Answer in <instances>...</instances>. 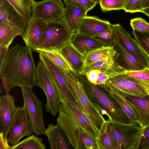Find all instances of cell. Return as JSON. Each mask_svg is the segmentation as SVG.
Wrapping results in <instances>:
<instances>
[{"instance_id":"cell-18","label":"cell","mask_w":149,"mask_h":149,"mask_svg":"<svg viewBox=\"0 0 149 149\" xmlns=\"http://www.w3.org/2000/svg\"><path fill=\"white\" fill-rule=\"evenodd\" d=\"M111 24L107 20L96 16L86 15L80 23L77 31L93 37L110 28Z\"/></svg>"},{"instance_id":"cell-11","label":"cell","mask_w":149,"mask_h":149,"mask_svg":"<svg viewBox=\"0 0 149 149\" xmlns=\"http://www.w3.org/2000/svg\"><path fill=\"white\" fill-rule=\"evenodd\" d=\"M33 133L25 106L17 107L7 137L8 143L16 145L23 137Z\"/></svg>"},{"instance_id":"cell-47","label":"cell","mask_w":149,"mask_h":149,"mask_svg":"<svg viewBox=\"0 0 149 149\" xmlns=\"http://www.w3.org/2000/svg\"><path fill=\"white\" fill-rule=\"evenodd\" d=\"M97 4H99L100 0H90Z\"/></svg>"},{"instance_id":"cell-12","label":"cell","mask_w":149,"mask_h":149,"mask_svg":"<svg viewBox=\"0 0 149 149\" xmlns=\"http://www.w3.org/2000/svg\"><path fill=\"white\" fill-rule=\"evenodd\" d=\"M65 7L61 0H43L32 8V17L46 21L59 17L63 18Z\"/></svg>"},{"instance_id":"cell-20","label":"cell","mask_w":149,"mask_h":149,"mask_svg":"<svg viewBox=\"0 0 149 149\" xmlns=\"http://www.w3.org/2000/svg\"><path fill=\"white\" fill-rule=\"evenodd\" d=\"M70 43L84 58L90 52L105 47L92 37L81 34L77 31L73 34Z\"/></svg>"},{"instance_id":"cell-4","label":"cell","mask_w":149,"mask_h":149,"mask_svg":"<svg viewBox=\"0 0 149 149\" xmlns=\"http://www.w3.org/2000/svg\"><path fill=\"white\" fill-rule=\"evenodd\" d=\"M46 22L37 51L41 50H60L70 42L73 33L62 17H56Z\"/></svg>"},{"instance_id":"cell-10","label":"cell","mask_w":149,"mask_h":149,"mask_svg":"<svg viewBox=\"0 0 149 149\" xmlns=\"http://www.w3.org/2000/svg\"><path fill=\"white\" fill-rule=\"evenodd\" d=\"M25 106L34 133L38 135L44 134L46 130L44 123L42 102L31 88H21Z\"/></svg>"},{"instance_id":"cell-17","label":"cell","mask_w":149,"mask_h":149,"mask_svg":"<svg viewBox=\"0 0 149 149\" xmlns=\"http://www.w3.org/2000/svg\"><path fill=\"white\" fill-rule=\"evenodd\" d=\"M114 92L136 112L139 118V124L141 126L144 128L149 125V95L141 97Z\"/></svg>"},{"instance_id":"cell-32","label":"cell","mask_w":149,"mask_h":149,"mask_svg":"<svg viewBox=\"0 0 149 149\" xmlns=\"http://www.w3.org/2000/svg\"><path fill=\"white\" fill-rule=\"evenodd\" d=\"M21 36L19 32L9 26L0 24V46L9 48L15 37Z\"/></svg>"},{"instance_id":"cell-23","label":"cell","mask_w":149,"mask_h":149,"mask_svg":"<svg viewBox=\"0 0 149 149\" xmlns=\"http://www.w3.org/2000/svg\"><path fill=\"white\" fill-rule=\"evenodd\" d=\"M118 55L119 53L114 49L107 57L85 67L80 75H84L87 71L92 69L100 70L102 73L111 70H125L118 63L117 59Z\"/></svg>"},{"instance_id":"cell-31","label":"cell","mask_w":149,"mask_h":149,"mask_svg":"<svg viewBox=\"0 0 149 149\" xmlns=\"http://www.w3.org/2000/svg\"><path fill=\"white\" fill-rule=\"evenodd\" d=\"M46 146L42 139L34 134L28 137L16 145L11 146V149H45Z\"/></svg>"},{"instance_id":"cell-44","label":"cell","mask_w":149,"mask_h":149,"mask_svg":"<svg viewBox=\"0 0 149 149\" xmlns=\"http://www.w3.org/2000/svg\"><path fill=\"white\" fill-rule=\"evenodd\" d=\"M9 48L0 46V67L2 66Z\"/></svg>"},{"instance_id":"cell-34","label":"cell","mask_w":149,"mask_h":149,"mask_svg":"<svg viewBox=\"0 0 149 149\" xmlns=\"http://www.w3.org/2000/svg\"><path fill=\"white\" fill-rule=\"evenodd\" d=\"M128 0H100L99 4L103 12L124 10Z\"/></svg>"},{"instance_id":"cell-24","label":"cell","mask_w":149,"mask_h":149,"mask_svg":"<svg viewBox=\"0 0 149 149\" xmlns=\"http://www.w3.org/2000/svg\"><path fill=\"white\" fill-rule=\"evenodd\" d=\"M60 51L75 74L80 75L85 67L82 55L70 42L64 46Z\"/></svg>"},{"instance_id":"cell-45","label":"cell","mask_w":149,"mask_h":149,"mask_svg":"<svg viewBox=\"0 0 149 149\" xmlns=\"http://www.w3.org/2000/svg\"><path fill=\"white\" fill-rule=\"evenodd\" d=\"M142 13H144L145 15L149 17V8L144 9Z\"/></svg>"},{"instance_id":"cell-15","label":"cell","mask_w":149,"mask_h":149,"mask_svg":"<svg viewBox=\"0 0 149 149\" xmlns=\"http://www.w3.org/2000/svg\"><path fill=\"white\" fill-rule=\"evenodd\" d=\"M13 96L9 94L0 97V132L7 139L16 110Z\"/></svg>"},{"instance_id":"cell-6","label":"cell","mask_w":149,"mask_h":149,"mask_svg":"<svg viewBox=\"0 0 149 149\" xmlns=\"http://www.w3.org/2000/svg\"><path fill=\"white\" fill-rule=\"evenodd\" d=\"M63 71L69 84L84 111L100 132L107 120L89 98L78 75L71 71Z\"/></svg>"},{"instance_id":"cell-30","label":"cell","mask_w":149,"mask_h":149,"mask_svg":"<svg viewBox=\"0 0 149 149\" xmlns=\"http://www.w3.org/2000/svg\"><path fill=\"white\" fill-rule=\"evenodd\" d=\"M78 149H98L96 137L81 129L77 131Z\"/></svg>"},{"instance_id":"cell-2","label":"cell","mask_w":149,"mask_h":149,"mask_svg":"<svg viewBox=\"0 0 149 149\" xmlns=\"http://www.w3.org/2000/svg\"><path fill=\"white\" fill-rule=\"evenodd\" d=\"M59 115L57 118L64 130L69 143L75 149H78L77 131L81 129L95 137L99 131L87 115L81 110L66 99L61 102Z\"/></svg>"},{"instance_id":"cell-9","label":"cell","mask_w":149,"mask_h":149,"mask_svg":"<svg viewBox=\"0 0 149 149\" xmlns=\"http://www.w3.org/2000/svg\"><path fill=\"white\" fill-rule=\"evenodd\" d=\"M36 85L41 88L45 94L46 112L56 116L58 112L61 102L56 87L50 74L43 62H38L36 69Z\"/></svg>"},{"instance_id":"cell-36","label":"cell","mask_w":149,"mask_h":149,"mask_svg":"<svg viewBox=\"0 0 149 149\" xmlns=\"http://www.w3.org/2000/svg\"><path fill=\"white\" fill-rule=\"evenodd\" d=\"M130 24L133 30L149 35V23L143 18L133 19L130 20Z\"/></svg>"},{"instance_id":"cell-1","label":"cell","mask_w":149,"mask_h":149,"mask_svg":"<svg viewBox=\"0 0 149 149\" xmlns=\"http://www.w3.org/2000/svg\"><path fill=\"white\" fill-rule=\"evenodd\" d=\"M32 51L19 44L8 49L0 67V77L6 94L15 87L32 89L36 85L37 67Z\"/></svg>"},{"instance_id":"cell-21","label":"cell","mask_w":149,"mask_h":149,"mask_svg":"<svg viewBox=\"0 0 149 149\" xmlns=\"http://www.w3.org/2000/svg\"><path fill=\"white\" fill-rule=\"evenodd\" d=\"M44 134L47 138L51 149H69L67 137L58 123L56 125L49 124Z\"/></svg>"},{"instance_id":"cell-14","label":"cell","mask_w":149,"mask_h":149,"mask_svg":"<svg viewBox=\"0 0 149 149\" xmlns=\"http://www.w3.org/2000/svg\"><path fill=\"white\" fill-rule=\"evenodd\" d=\"M0 24L9 26L20 33L22 38L27 27L19 14L6 0H0Z\"/></svg>"},{"instance_id":"cell-7","label":"cell","mask_w":149,"mask_h":149,"mask_svg":"<svg viewBox=\"0 0 149 149\" xmlns=\"http://www.w3.org/2000/svg\"><path fill=\"white\" fill-rule=\"evenodd\" d=\"M38 53L40 60L47 69L56 87L60 102L66 99L84 111L66 77L63 70L45 55L40 53Z\"/></svg>"},{"instance_id":"cell-38","label":"cell","mask_w":149,"mask_h":149,"mask_svg":"<svg viewBox=\"0 0 149 149\" xmlns=\"http://www.w3.org/2000/svg\"><path fill=\"white\" fill-rule=\"evenodd\" d=\"M128 75L140 81L149 84V68L140 70L127 72Z\"/></svg>"},{"instance_id":"cell-29","label":"cell","mask_w":149,"mask_h":149,"mask_svg":"<svg viewBox=\"0 0 149 149\" xmlns=\"http://www.w3.org/2000/svg\"><path fill=\"white\" fill-rule=\"evenodd\" d=\"M114 49V47L105 46L90 52L84 58V67L107 57Z\"/></svg>"},{"instance_id":"cell-42","label":"cell","mask_w":149,"mask_h":149,"mask_svg":"<svg viewBox=\"0 0 149 149\" xmlns=\"http://www.w3.org/2000/svg\"><path fill=\"white\" fill-rule=\"evenodd\" d=\"M7 139L5 138L2 132H0V149H11L8 144Z\"/></svg>"},{"instance_id":"cell-16","label":"cell","mask_w":149,"mask_h":149,"mask_svg":"<svg viewBox=\"0 0 149 149\" xmlns=\"http://www.w3.org/2000/svg\"><path fill=\"white\" fill-rule=\"evenodd\" d=\"M47 24L46 21L44 20L31 17L22 38L26 46L33 51H37Z\"/></svg>"},{"instance_id":"cell-26","label":"cell","mask_w":149,"mask_h":149,"mask_svg":"<svg viewBox=\"0 0 149 149\" xmlns=\"http://www.w3.org/2000/svg\"><path fill=\"white\" fill-rule=\"evenodd\" d=\"M103 86L105 90L118 104L129 119L134 123L139 124V119L137 115L127 103L117 93L108 89L104 85Z\"/></svg>"},{"instance_id":"cell-33","label":"cell","mask_w":149,"mask_h":149,"mask_svg":"<svg viewBox=\"0 0 149 149\" xmlns=\"http://www.w3.org/2000/svg\"><path fill=\"white\" fill-rule=\"evenodd\" d=\"M92 37L105 46L107 47H114L117 40L116 35L111 27L109 29Z\"/></svg>"},{"instance_id":"cell-13","label":"cell","mask_w":149,"mask_h":149,"mask_svg":"<svg viewBox=\"0 0 149 149\" xmlns=\"http://www.w3.org/2000/svg\"><path fill=\"white\" fill-rule=\"evenodd\" d=\"M117 39L128 51L132 53L146 68H149V58L134 38L120 24H111Z\"/></svg>"},{"instance_id":"cell-46","label":"cell","mask_w":149,"mask_h":149,"mask_svg":"<svg viewBox=\"0 0 149 149\" xmlns=\"http://www.w3.org/2000/svg\"><path fill=\"white\" fill-rule=\"evenodd\" d=\"M148 8H149V0H147L144 7V9Z\"/></svg>"},{"instance_id":"cell-27","label":"cell","mask_w":149,"mask_h":149,"mask_svg":"<svg viewBox=\"0 0 149 149\" xmlns=\"http://www.w3.org/2000/svg\"><path fill=\"white\" fill-rule=\"evenodd\" d=\"M96 138L98 149H116V144L108 128L107 121Z\"/></svg>"},{"instance_id":"cell-3","label":"cell","mask_w":149,"mask_h":149,"mask_svg":"<svg viewBox=\"0 0 149 149\" xmlns=\"http://www.w3.org/2000/svg\"><path fill=\"white\" fill-rule=\"evenodd\" d=\"M78 76L90 100L102 114H105L108 117L109 120L125 125L134 123L129 119L118 104L109 95L103 85L93 84L85 75H78Z\"/></svg>"},{"instance_id":"cell-39","label":"cell","mask_w":149,"mask_h":149,"mask_svg":"<svg viewBox=\"0 0 149 149\" xmlns=\"http://www.w3.org/2000/svg\"><path fill=\"white\" fill-rule=\"evenodd\" d=\"M67 2L82 7L88 11L92 9L97 3L90 0H63Z\"/></svg>"},{"instance_id":"cell-5","label":"cell","mask_w":149,"mask_h":149,"mask_svg":"<svg viewBox=\"0 0 149 149\" xmlns=\"http://www.w3.org/2000/svg\"><path fill=\"white\" fill-rule=\"evenodd\" d=\"M116 149H138L144 128L137 123L129 125L107 120Z\"/></svg>"},{"instance_id":"cell-22","label":"cell","mask_w":149,"mask_h":149,"mask_svg":"<svg viewBox=\"0 0 149 149\" xmlns=\"http://www.w3.org/2000/svg\"><path fill=\"white\" fill-rule=\"evenodd\" d=\"M63 19L74 33L77 31L79 24L88 11L85 8L65 2Z\"/></svg>"},{"instance_id":"cell-41","label":"cell","mask_w":149,"mask_h":149,"mask_svg":"<svg viewBox=\"0 0 149 149\" xmlns=\"http://www.w3.org/2000/svg\"><path fill=\"white\" fill-rule=\"evenodd\" d=\"M101 73L100 70L92 69L87 71L84 75L85 76L90 82L95 85H97L99 75Z\"/></svg>"},{"instance_id":"cell-28","label":"cell","mask_w":149,"mask_h":149,"mask_svg":"<svg viewBox=\"0 0 149 149\" xmlns=\"http://www.w3.org/2000/svg\"><path fill=\"white\" fill-rule=\"evenodd\" d=\"M37 52L45 55L52 62L63 70L71 71L75 74L72 68L62 54L60 50L54 51L41 50Z\"/></svg>"},{"instance_id":"cell-35","label":"cell","mask_w":149,"mask_h":149,"mask_svg":"<svg viewBox=\"0 0 149 149\" xmlns=\"http://www.w3.org/2000/svg\"><path fill=\"white\" fill-rule=\"evenodd\" d=\"M134 39L142 51L149 58V35L133 30Z\"/></svg>"},{"instance_id":"cell-25","label":"cell","mask_w":149,"mask_h":149,"mask_svg":"<svg viewBox=\"0 0 149 149\" xmlns=\"http://www.w3.org/2000/svg\"><path fill=\"white\" fill-rule=\"evenodd\" d=\"M17 11L27 24L32 16V8L36 3L35 0H6Z\"/></svg>"},{"instance_id":"cell-37","label":"cell","mask_w":149,"mask_h":149,"mask_svg":"<svg viewBox=\"0 0 149 149\" xmlns=\"http://www.w3.org/2000/svg\"><path fill=\"white\" fill-rule=\"evenodd\" d=\"M146 0H128L123 10L125 12L132 13L136 12L142 13Z\"/></svg>"},{"instance_id":"cell-43","label":"cell","mask_w":149,"mask_h":149,"mask_svg":"<svg viewBox=\"0 0 149 149\" xmlns=\"http://www.w3.org/2000/svg\"><path fill=\"white\" fill-rule=\"evenodd\" d=\"M109 78V76L106 73H100L98 77L97 85H104L106 81Z\"/></svg>"},{"instance_id":"cell-8","label":"cell","mask_w":149,"mask_h":149,"mask_svg":"<svg viewBox=\"0 0 149 149\" xmlns=\"http://www.w3.org/2000/svg\"><path fill=\"white\" fill-rule=\"evenodd\" d=\"M104 85L109 89L130 95L143 97L149 95V84L125 73L110 77Z\"/></svg>"},{"instance_id":"cell-40","label":"cell","mask_w":149,"mask_h":149,"mask_svg":"<svg viewBox=\"0 0 149 149\" xmlns=\"http://www.w3.org/2000/svg\"><path fill=\"white\" fill-rule=\"evenodd\" d=\"M138 149H149V125L144 127Z\"/></svg>"},{"instance_id":"cell-19","label":"cell","mask_w":149,"mask_h":149,"mask_svg":"<svg viewBox=\"0 0 149 149\" xmlns=\"http://www.w3.org/2000/svg\"><path fill=\"white\" fill-rule=\"evenodd\" d=\"M119 53L118 64L127 72L141 70L146 67L132 53L127 50L117 39L114 47Z\"/></svg>"}]
</instances>
